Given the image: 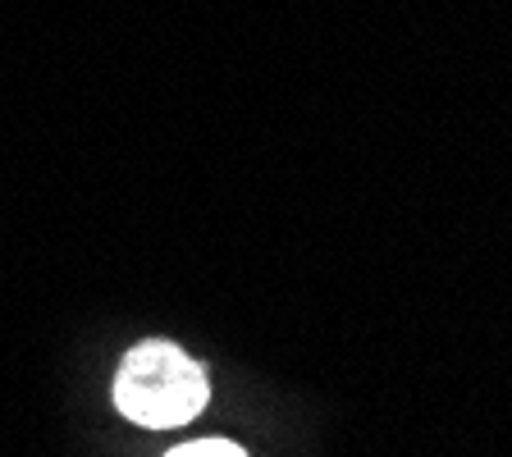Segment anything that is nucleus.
<instances>
[{
  "mask_svg": "<svg viewBox=\"0 0 512 457\" xmlns=\"http://www.w3.org/2000/svg\"><path fill=\"white\" fill-rule=\"evenodd\" d=\"M211 398L206 366L174 343L147 339L124 357L115 375V407L142 430H174L197 421Z\"/></svg>",
  "mask_w": 512,
  "mask_h": 457,
  "instance_id": "1",
  "label": "nucleus"
},
{
  "mask_svg": "<svg viewBox=\"0 0 512 457\" xmlns=\"http://www.w3.org/2000/svg\"><path fill=\"white\" fill-rule=\"evenodd\" d=\"M165 457H247L234 439H192V444L170 448Z\"/></svg>",
  "mask_w": 512,
  "mask_h": 457,
  "instance_id": "2",
  "label": "nucleus"
}]
</instances>
